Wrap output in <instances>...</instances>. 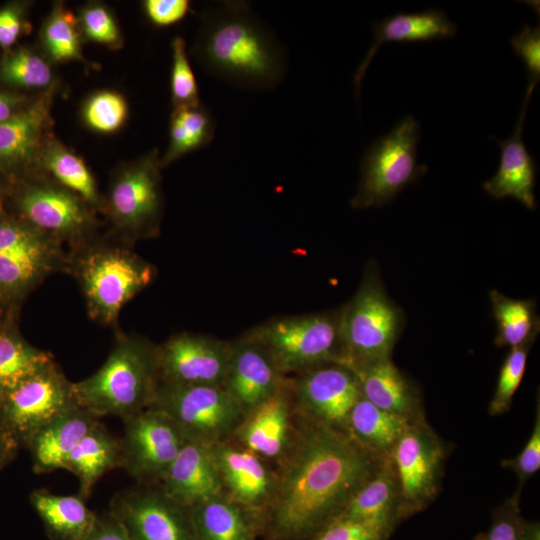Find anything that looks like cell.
<instances>
[{"mask_svg": "<svg viewBox=\"0 0 540 540\" xmlns=\"http://www.w3.org/2000/svg\"><path fill=\"white\" fill-rule=\"evenodd\" d=\"M4 183H5V180L0 176V192L3 189Z\"/></svg>", "mask_w": 540, "mask_h": 540, "instance_id": "obj_54", "label": "cell"}, {"mask_svg": "<svg viewBox=\"0 0 540 540\" xmlns=\"http://www.w3.org/2000/svg\"><path fill=\"white\" fill-rule=\"evenodd\" d=\"M30 503L50 535L57 540H85L94 528L97 515L81 495H57L34 490Z\"/></svg>", "mask_w": 540, "mask_h": 540, "instance_id": "obj_31", "label": "cell"}, {"mask_svg": "<svg viewBox=\"0 0 540 540\" xmlns=\"http://www.w3.org/2000/svg\"><path fill=\"white\" fill-rule=\"evenodd\" d=\"M188 0H145L143 13L155 27H169L182 21L190 11Z\"/></svg>", "mask_w": 540, "mask_h": 540, "instance_id": "obj_46", "label": "cell"}, {"mask_svg": "<svg viewBox=\"0 0 540 540\" xmlns=\"http://www.w3.org/2000/svg\"><path fill=\"white\" fill-rule=\"evenodd\" d=\"M361 396L385 411L410 422L424 416L418 390L395 366L391 358L378 359L352 367Z\"/></svg>", "mask_w": 540, "mask_h": 540, "instance_id": "obj_25", "label": "cell"}, {"mask_svg": "<svg viewBox=\"0 0 540 540\" xmlns=\"http://www.w3.org/2000/svg\"><path fill=\"white\" fill-rule=\"evenodd\" d=\"M445 456L446 446L425 417L409 423L390 454L402 520L426 508L437 496Z\"/></svg>", "mask_w": 540, "mask_h": 540, "instance_id": "obj_13", "label": "cell"}, {"mask_svg": "<svg viewBox=\"0 0 540 540\" xmlns=\"http://www.w3.org/2000/svg\"><path fill=\"white\" fill-rule=\"evenodd\" d=\"M282 376L268 350L250 335L231 344L222 387L246 415L285 385Z\"/></svg>", "mask_w": 540, "mask_h": 540, "instance_id": "obj_19", "label": "cell"}, {"mask_svg": "<svg viewBox=\"0 0 540 540\" xmlns=\"http://www.w3.org/2000/svg\"><path fill=\"white\" fill-rule=\"evenodd\" d=\"M35 96L11 90L0 91V122L6 121L19 113Z\"/></svg>", "mask_w": 540, "mask_h": 540, "instance_id": "obj_49", "label": "cell"}, {"mask_svg": "<svg viewBox=\"0 0 540 540\" xmlns=\"http://www.w3.org/2000/svg\"><path fill=\"white\" fill-rule=\"evenodd\" d=\"M17 311H10L0 321V404L23 381L54 361L50 353L21 335Z\"/></svg>", "mask_w": 540, "mask_h": 540, "instance_id": "obj_29", "label": "cell"}, {"mask_svg": "<svg viewBox=\"0 0 540 540\" xmlns=\"http://www.w3.org/2000/svg\"><path fill=\"white\" fill-rule=\"evenodd\" d=\"M215 119L201 103L197 106L173 108L169 123V142L163 156L162 169L183 156L206 147L215 135Z\"/></svg>", "mask_w": 540, "mask_h": 540, "instance_id": "obj_35", "label": "cell"}, {"mask_svg": "<svg viewBox=\"0 0 540 540\" xmlns=\"http://www.w3.org/2000/svg\"><path fill=\"white\" fill-rule=\"evenodd\" d=\"M374 40L363 61L357 67L354 76L356 95L358 96L361 81L372 58L379 47L386 42H417L441 40L454 37L457 26L446 14L437 9L423 12L403 14L396 13L382 21L373 23Z\"/></svg>", "mask_w": 540, "mask_h": 540, "instance_id": "obj_27", "label": "cell"}, {"mask_svg": "<svg viewBox=\"0 0 540 540\" xmlns=\"http://www.w3.org/2000/svg\"><path fill=\"white\" fill-rule=\"evenodd\" d=\"M535 340H529L509 351L501 366L495 392L489 404L490 415H500L511 408L514 394L525 373L528 353Z\"/></svg>", "mask_w": 540, "mask_h": 540, "instance_id": "obj_40", "label": "cell"}, {"mask_svg": "<svg viewBox=\"0 0 540 540\" xmlns=\"http://www.w3.org/2000/svg\"><path fill=\"white\" fill-rule=\"evenodd\" d=\"M191 54L205 72L243 89H272L286 76L283 45L247 1L208 5Z\"/></svg>", "mask_w": 540, "mask_h": 540, "instance_id": "obj_2", "label": "cell"}, {"mask_svg": "<svg viewBox=\"0 0 540 540\" xmlns=\"http://www.w3.org/2000/svg\"><path fill=\"white\" fill-rule=\"evenodd\" d=\"M270 353L282 375L319 365H346L341 310L278 319L252 334Z\"/></svg>", "mask_w": 540, "mask_h": 540, "instance_id": "obj_8", "label": "cell"}, {"mask_svg": "<svg viewBox=\"0 0 540 540\" xmlns=\"http://www.w3.org/2000/svg\"><path fill=\"white\" fill-rule=\"evenodd\" d=\"M131 540H194L188 508L156 484H138L113 497L109 510Z\"/></svg>", "mask_w": 540, "mask_h": 540, "instance_id": "obj_15", "label": "cell"}, {"mask_svg": "<svg viewBox=\"0 0 540 540\" xmlns=\"http://www.w3.org/2000/svg\"><path fill=\"white\" fill-rule=\"evenodd\" d=\"M18 451L17 447L0 437V471L16 458Z\"/></svg>", "mask_w": 540, "mask_h": 540, "instance_id": "obj_50", "label": "cell"}, {"mask_svg": "<svg viewBox=\"0 0 540 540\" xmlns=\"http://www.w3.org/2000/svg\"><path fill=\"white\" fill-rule=\"evenodd\" d=\"M76 16L84 41L103 45L111 50L123 47L124 38L116 17L105 3L89 1L79 8Z\"/></svg>", "mask_w": 540, "mask_h": 540, "instance_id": "obj_39", "label": "cell"}, {"mask_svg": "<svg viewBox=\"0 0 540 540\" xmlns=\"http://www.w3.org/2000/svg\"><path fill=\"white\" fill-rule=\"evenodd\" d=\"M290 444L279 459L271 499L261 515L267 540H311L337 520L383 459L347 431L296 412Z\"/></svg>", "mask_w": 540, "mask_h": 540, "instance_id": "obj_1", "label": "cell"}, {"mask_svg": "<svg viewBox=\"0 0 540 540\" xmlns=\"http://www.w3.org/2000/svg\"><path fill=\"white\" fill-rule=\"evenodd\" d=\"M490 301L496 322L495 344L514 348L536 339L539 317L532 299H512L497 290L490 291Z\"/></svg>", "mask_w": 540, "mask_h": 540, "instance_id": "obj_37", "label": "cell"}, {"mask_svg": "<svg viewBox=\"0 0 540 540\" xmlns=\"http://www.w3.org/2000/svg\"><path fill=\"white\" fill-rule=\"evenodd\" d=\"M122 466L138 484L159 483L187 438L164 411L149 407L122 419Z\"/></svg>", "mask_w": 540, "mask_h": 540, "instance_id": "obj_14", "label": "cell"}, {"mask_svg": "<svg viewBox=\"0 0 540 540\" xmlns=\"http://www.w3.org/2000/svg\"><path fill=\"white\" fill-rule=\"evenodd\" d=\"M510 43L526 66L529 84L537 85L540 79V25H525Z\"/></svg>", "mask_w": 540, "mask_h": 540, "instance_id": "obj_45", "label": "cell"}, {"mask_svg": "<svg viewBox=\"0 0 540 540\" xmlns=\"http://www.w3.org/2000/svg\"><path fill=\"white\" fill-rule=\"evenodd\" d=\"M224 492L259 514L267 507L275 484V472L255 453L230 441L212 446Z\"/></svg>", "mask_w": 540, "mask_h": 540, "instance_id": "obj_20", "label": "cell"}, {"mask_svg": "<svg viewBox=\"0 0 540 540\" xmlns=\"http://www.w3.org/2000/svg\"><path fill=\"white\" fill-rule=\"evenodd\" d=\"M12 310H19V309H8L0 300V321Z\"/></svg>", "mask_w": 540, "mask_h": 540, "instance_id": "obj_52", "label": "cell"}, {"mask_svg": "<svg viewBox=\"0 0 540 540\" xmlns=\"http://www.w3.org/2000/svg\"><path fill=\"white\" fill-rule=\"evenodd\" d=\"M128 113L125 97L109 89L91 93L81 108L84 125L100 134H111L120 130L127 121Z\"/></svg>", "mask_w": 540, "mask_h": 540, "instance_id": "obj_38", "label": "cell"}, {"mask_svg": "<svg viewBox=\"0 0 540 540\" xmlns=\"http://www.w3.org/2000/svg\"><path fill=\"white\" fill-rule=\"evenodd\" d=\"M150 407L169 415L187 439L210 446L230 441L245 418L238 403L219 386L159 382Z\"/></svg>", "mask_w": 540, "mask_h": 540, "instance_id": "obj_11", "label": "cell"}, {"mask_svg": "<svg viewBox=\"0 0 540 540\" xmlns=\"http://www.w3.org/2000/svg\"><path fill=\"white\" fill-rule=\"evenodd\" d=\"M83 42L76 14L62 1L54 2L39 30L40 51L54 65L71 61L89 64L83 55Z\"/></svg>", "mask_w": 540, "mask_h": 540, "instance_id": "obj_36", "label": "cell"}, {"mask_svg": "<svg viewBox=\"0 0 540 540\" xmlns=\"http://www.w3.org/2000/svg\"><path fill=\"white\" fill-rule=\"evenodd\" d=\"M121 466L120 441L99 421L74 448L63 469L79 479V495L86 499L105 473Z\"/></svg>", "mask_w": 540, "mask_h": 540, "instance_id": "obj_30", "label": "cell"}, {"mask_svg": "<svg viewBox=\"0 0 540 540\" xmlns=\"http://www.w3.org/2000/svg\"><path fill=\"white\" fill-rule=\"evenodd\" d=\"M288 391L284 385L245 415L233 436L238 445L261 458L279 460L283 456L294 432V408Z\"/></svg>", "mask_w": 540, "mask_h": 540, "instance_id": "obj_22", "label": "cell"}, {"mask_svg": "<svg viewBox=\"0 0 540 540\" xmlns=\"http://www.w3.org/2000/svg\"><path fill=\"white\" fill-rule=\"evenodd\" d=\"M36 169L43 171L53 180L76 193L94 210L101 213L103 194L98 190L92 172L85 161L54 134L44 144Z\"/></svg>", "mask_w": 540, "mask_h": 540, "instance_id": "obj_32", "label": "cell"}, {"mask_svg": "<svg viewBox=\"0 0 540 540\" xmlns=\"http://www.w3.org/2000/svg\"><path fill=\"white\" fill-rule=\"evenodd\" d=\"M231 344L192 333H178L157 346L159 382L222 387Z\"/></svg>", "mask_w": 540, "mask_h": 540, "instance_id": "obj_16", "label": "cell"}, {"mask_svg": "<svg viewBox=\"0 0 540 540\" xmlns=\"http://www.w3.org/2000/svg\"><path fill=\"white\" fill-rule=\"evenodd\" d=\"M65 270L78 282L89 316L108 326L115 324L124 305L155 275L152 265L135 254L131 245L108 233L70 248Z\"/></svg>", "mask_w": 540, "mask_h": 540, "instance_id": "obj_3", "label": "cell"}, {"mask_svg": "<svg viewBox=\"0 0 540 540\" xmlns=\"http://www.w3.org/2000/svg\"><path fill=\"white\" fill-rule=\"evenodd\" d=\"M419 129V123L408 115L370 144L361 161V177L352 207L385 205L426 173L427 167L417 162Z\"/></svg>", "mask_w": 540, "mask_h": 540, "instance_id": "obj_10", "label": "cell"}, {"mask_svg": "<svg viewBox=\"0 0 540 540\" xmlns=\"http://www.w3.org/2000/svg\"><path fill=\"white\" fill-rule=\"evenodd\" d=\"M75 405L72 382L53 361L0 404V437L18 449L25 448L37 431Z\"/></svg>", "mask_w": 540, "mask_h": 540, "instance_id": "obj_12", "label": "cell"}, {"mask_svg": "<svg viewBox=\"0 0 540 540\" xmlns=\"http://www.w3.org/2000/svg\"><path fill=\"white\" fill-rule=\"evenodd\" d=\"M519 540H540L539 521H524Z\"/></svg>", "mask_w": 540, "mask_h": 540, "instance_id": "obj_51", "label": "cell"}, {"mask_svg": "<svg viewBox=\"0 0 540 540\" xmlns=\"http://www.w3.org/2000/svg\"><path fill=\"white\" fill-rule=\"evenodd\" d=\"M0 84L8 90L34 95L60 90V80L51 63L39 48L19 46L0 58Z\"/></svg>", "mask_w": 540, "mask_h": 540, "instance_id": "obj_34", "label": "cell"}, {"mask_svg": "<svg viewBox=\"0 0 540 540\" xmlns=\"http://www.w3.org/2000/svg\"><path fill=\"white\" fill-rule=\"evenodd\" d=\"M158 484L188 509L225 493L212 446L192 439L186 440Z\"/></svg>", "mask_w": 540, "mask_h": 540, "instance_id": "obj_21", "label": "cell"}, {"mask_svg": "<svg viewBox=\"0 0 540 540\" xmlns=\"http://www.w3.org/2000/svg\"><path fill=\"white\" fill-rule=\"evenodd\" d=\"M85 540H131L121 522L110 512L97 516L93 530Z\"/></svg>", "mask_w": 540, "mask_h": 540, "instance_id": "obj_48", "label": "cell"}, {"mask_svg": "<svg viewBox=\"0 0 540 540\" xmlns=\"http://www.w3.org/2000/svg\"><path fill=\"white\" fill-rule=\"evenodd\" d=\"M403 326L402 310L387 295L376 265L369 266L359 290L341 310L346 365L391 358Z\"/></svg>", "mask_w": 540, "mask_h": 540, "instance_id": "obj_7", "label": "cell"}, {"mask_svg": "<svg viewBox=\"0 0 540 540\" xmlns=\"http://www.w3.org/2000/svg\"><path fill=\"white\" fill-rule=\"evenodd\" d=\"M61 244L24 223L5 207L0 217V300L19 309L24 298L51 273L64 269Z\"/></svg>", "mask_w": 540, "mask_h": 540, "instance_id": "obj_9", "label": "cell"}, {"mask_svg": "<svg viewBox=\"0 0 540 540\" xmlns=\"http://www.w3.org/2000/svg\"><path fill=\"white\" fill-rule=\"evenodd\" d=\"M30 3L13 1L0 8V48L8 51L30 28L27 19Z\"/></svg>", "mask_w": 540, "mask_h": 540, "instance_id": "obj_44", "label": "cell"}, {"mask_svg": "<svg viewBox=\"0 0 540 540\" xmlns=\"http://www.w3.org/2000/svg\"><path fill=\"white\" fill-rule=\"evenodd\" d=\"M3 199L9 213L62 246L99 234L98 212L41 170L6 180Z\"/></svg>", "mask_w": 540, "mask_h": 540, "instance_id": "obj_5", "label": "cell"}, {"mask_svg": "<svg viewBox=\"0 0 540 540\" xmlns=\"http://www.w3.org/2000/svg\"><path fill=\"white\" fill-rule=\"evenodd\" d=\"M311 540H387L373 528L348 518L340 517Z\"/></svg>", "mask_w": 540, "mask_h": 540, "instance_id": "obj_47", "label": "cell"}, {"mask_svg": "<svg viewBox=\"0 0 540 540\" xmlns=\"http://www.w3.org/2000/svg\"><path fill=\"white\" fill-rule=\"evenodd\" d=\"M158 384L157 346L119 333L101 367L72 382V390L76 403L95 417L125 419L152 405Z\"/></svg>", "mask_w": 540, "mask_h": 540, "instance_id": "obj_4", "label": "cell"}, {"mask_svg": "<svg viewBox=\"0 0 540 540\" xmlns=\"http://www.w3.org/2000/svg\"><path fill=\"white\" fill-rule=\"evenodd\" d=\"M171 50L170 90L173 108L201 104L198 83L188 58L185 40L180 36L174 37Z\"/></svg>", "mask_w": 540, "mask_h": 540, "instance_id": "obj_41", "label": "cell"}, {"mask_svg": "<svg viewBox=\"0 0 540 540\" xmlns=\"http://www.w3.org/2000/svg\"><path fill=\"white\" fill-rule=\"evenodd\" d=\"M536 85L528 84L521 113L512 135L497 140L501 149L498 171L483 184V189L495 199L513 197L527 209H536L534 196L536 166L522 139L523 123L530 97Z\"/></svg>", "mask_w": 540, "mask_h": 540, "instance_id": "obj_23", "label": "cell"}, {"mask_svg": "<svg viewBox=\"0 0 540 540\" xmlns=\"http://www.w3.org/2000/svg\"><path fill=\"white\" fill-rule=\"evenodd\" d=\"M98 422L75 405L37 431L25 447L31 454L33 471L41 474L63 469L71 452Z\"/></svg>", "mask_w": 540, "mask_h": 540, "instance_id": "obj_26", "label": "cell"}, {"mask_svg": "<svg viewBox=\"0 0 540 540\" xmlns=\"http://www.w3.org/2000/svg\"><path fill=\"white\" fill-rule=\"evenodd\" d=\"M340 517L361 522L386 539L391 536L403 520L399 486L390 456L383 459L376 473L354 494Z\"/></svg>", "mask_w": 540, "mask_h": 540, "instance_id": "obj_24", "label": "cell"}, {"mask_svg": "<svg viewBox=\"0 0 540 540\" xmlns=\"http://www.w3.org/2000/svg\"><path fill=\"white\" fill-rule=\"evenodd\" d=\"M60 90L36 95L19 113L0 122V176L6 181L36 169L53 135L52 105Z\"/></svg>", "mask_w": 540, "mask_h": 540, "instance_id": "obj_18", "label": "cell"}, {"mask_svg": "<svg viewBox=\"0 0 540 540\" xmlns=\"http://www.w3.org/2000/svg\"><path fill=\"white\" fill-rule=\"evenodd\" d=\"M535 421L532 432L524 447L514 458L505 459L501 466L511 469L517 476L519 488L540 468V404L537 402Z\"/></svg>", "mask_w": 540, "mask_h": 540, "instance_id": "obj_43", "label": "cell"}, {"mask_svg": "<svg viewBox=\"0 0 540 540\" xmlns=\"http://www.w3.org/2000/svg\"><path fill=\"white\" fill-rule=\"evenodd\" d=\"M161 170L154 148L111 171L101 210L108 234L129 245L156 234L163 213Z\"/></svg>", "mask_w": 540, "mask_h": 540, "instance_id": "obj_6", "label": "cell"}, {"mask_svg": "<svg viewBox=\"0 0 540 540\" xmlns=\"http://www.w3.org/2000/svg\"><path fill=\"white\" fill-rule=\"evenodd\" d=\"M520 490L493 511L487 532L476 540H519L525 519L521 515Z\"/></svg>", "mask_w": 540, "mask_h": 540, "instance_id": "obj_42", "label": "cell"}, {"mask_svg": "<svg viewBox=\"0 0 540 540\" xmlns=\"http://www.w3.org/2000/svg\"><path fill=\"white\" fill-rule=\"evenodd\" d=\"M194 540H257L261 516L225 493L189 508Z\"/></svg>", "mask_w": 540, "mask_h": 540, "instance_id": "obj_28", "label": "cell"}, {"mask_svg": "<svg viewBox=\"0 0 540 540\" xmlns=\"http://www.w3.org/2000/svg\"><path fill=\"white\" fill-rule=\"evenodd\" d=\"M293 392L298 414L345 431L348 415L361 396L355 372L341 363L301 372Z\"/></svg>", "mask_w": 540, "mask_h": 540, "instance_id": "obj_17", "label": "cell"}, {"mask_svg": "<svg viewBox=\"0 0 540 540\" xmlns=\"http://www.w3.org/2000/svg\"><path fill=\"white\" fill-rule=\"evenodd\" d=\"M4 211V199H3V189L0 192V217Z\"/></svg>", "mask_w": 540, "mask_h": 540, "instance_id": "obj_53", "label": "cell"}, {"mask_svg": "<svg viewBox=\"0 0 540 540\" xmlns=\"http://www.w3.org/2000/svg\"><path fill=\"white\" fill-rule=\"evenodd\" d=\"M409 423L408 419L380 409L360 396L348 415L346 431L363 447L386 457Z\"/></svg>", "mask_w": 540, "mask_h": 540, "instance_id": "obj_33", "label": "cell"}]
</instances>
